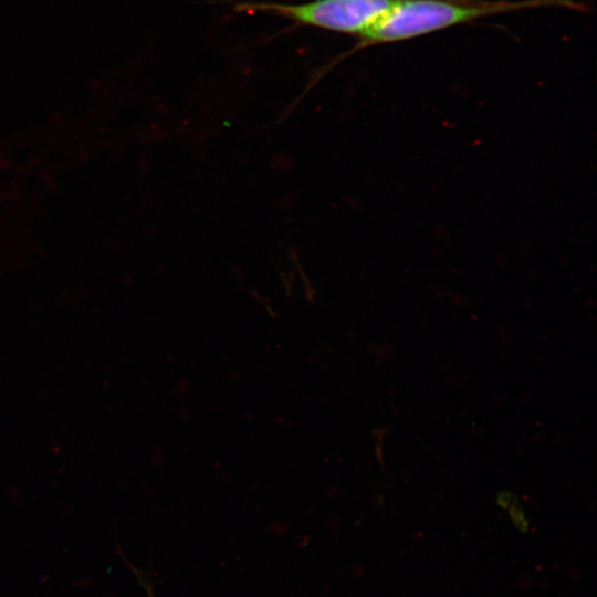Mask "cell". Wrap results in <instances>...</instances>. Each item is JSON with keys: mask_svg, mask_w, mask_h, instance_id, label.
<instances>
[{"mask_svg": "<svg viewBox=\"0 0 597 597\" xmlns=\"http://www.w3.org/2000/svg\"><path fill=\"white\" fill-rule=\"evenodd\" d=\"M551 7L585 9L575 0H397L384 18L358 36L350 52L415 39L485 17Z\"/></svg>", "mask_w": 597, "mask_h": 597, "instance_id": "1", "label": "cell"}, {"mask_svg": "<svg viewBox=\"0 0 597 597\" xmlns=\"http://www.w3.org/2000/svg\"><path fill=\"white\" fill-rule=\"evenodd\" d=\"M397 0H312L304 3L242 2L238 10L269 12L298 25L363 35L392 8Z\"/></svg>", "mask_w": 597, "mask_h": 597, "instance_id": "2", "label": "cell"}, {"mask_svg": "<svg viewBox=\"0 0 597 597\" xmlns=\"http://www.w3.org/2000/svg\"><path fill=\"white\" fill-rule=\"evenodd\" d=\"M511 517L514 522V524L516 525V527L521 531V532H526L527 530V522L526 520L524 519V514H523V511L521 509H519L517 511V506H515L514 509L511 510Z\"/></svg>", "mask_w": 597, "mask_h": 597, "instance_id": "3", "label": "cell"}]
</instances>
